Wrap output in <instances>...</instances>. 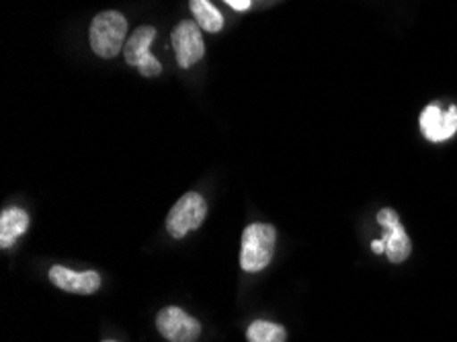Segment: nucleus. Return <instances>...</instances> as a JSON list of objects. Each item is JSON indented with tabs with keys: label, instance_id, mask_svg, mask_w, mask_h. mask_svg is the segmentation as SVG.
<instances>
[{
	"label": "nucleus",
	"instance_id": "1",
	"mask_svg": "<svg viewBox=\"0 0 457 342\" xmlns=\"http://www.w3.org/2000/svg\"><path fill=\"white\" fill-rule=\"evenodd\" d=\"M277 232L271 223H251L242 232L240 267L246 273H259L269 267L275 254Z\"/></svg>",
	"mask_w": 457,
	"mask_h": 342
},
{
	"label": "nucleus",
	"instance_id": "2",
	"mask_svg": "<svg viewBox=\"0 0 457 342\" xmlns=\"http://www.w3.org/2000/svg\"><path fill=\"white\" fill-rule=\"evenodd\" d=\"M88 38H91L93 52L99 58H115L128 41V19L117 11L99 13L93 19Z\"/></svg>",
	"mask_w": 457,
	"mask_h": 342
},
{
	"label": "nucleus",
	"instance_id": "3",
	"mask_svg": "<svg viewBox=\"0 0 457 342\" xmlns=\"http://www.w3.org/2000/svg\"><path fill=\"white\" fill-rule=\"evenodd\" d=\"M207 204L202 195L191 191L185 193L181 199L172 205L169 218H166V229L172 238H185L187 234L197 229L205 221Z\"/></svg>",
	"mask_w": 457,
	"mask_h": 342
},
{
	"label": "nucleus",
	"instance_id": "4",
	"mask_svg": "<svg viewBox=\"0 0 457 342\" xmlns=\"http://www.w3.org/2000/svg\"><path fill=\"white\" fill-rule=\"evenodd\" d=\"M156 38V29L150 25H142L129 35L126 46H123V54H126V60L129 66L140 70L142 76H158L162 72L161 62H158L150 52L152 41Z\"/></svg>",
	"mask_w": 457,
	"mask_h": 342
},
{
	"label": "nucleus",
	"instance_id": "5",
	"mask_svg": "<svg viewBox=\"0 0 457 342\" xmlns=\"http://www.w3.org/2000/svg\"><path fill=\"white\" fill-rule=\"evenodd\" d=\"M378 223L384 228L382 240L386 244V256L394 264L404 263L412 253V242L408 238L406 229L403 228L398 213L390 207H384L378 212Z\"/></svg>",
	"mask_w": 457,
	"mask_h": 342
},
{
	"label": "nucleus",
	"instance_id": "6",
	"mask_svg": "<svg viewBox=\"0 0 457 342\" xmlns=\"http://www.w3.org/2000/svg\"><path fill=\"white\" fill-rule=\"evenodd\" d=\"M158 332L169 342H197L202 337V324L177 305L164 308L156 316Z\"/></svg>",
	"mask_w": 457,
	"mask_h": 342
},
{
	"label": "nucleus",
	"instance_id": "7",
	"mask_svg": "<svg viewBox=\"0 0 457 342\" xmlns=\"http://www.w3.org/2000/svg\"><path fill=\"white\" fill-rule=\"evenodd\" d=\"M172 47H175L177 62L181 68H191L204 58L205 46L202 38V27L193 21H181L170 33Z\"/></svg>",
	"mask_w": 457,
	"mask_h": 342
},
{
	"label": "nucleus",
	"instance_id": "8",
	"mask_svg": "<svg viewBox=\"0 0 457 342\" xmlns=\"http://www.w3.org/2000/svg\"><path fill=\"white\" fill-rule=\"evenodd\" d=\"M420 129L431 142H445L457 131V107H449L443 113L439 103H431L420 113Z\"/></svg>",
	"mask_w": 457,
	"mask_h": 342
},
{
	"label": "nucleus",
	"instance_id": "9",
	"mask_svg": "<svg viewBox=\"0 0 457 342\" xmlns=\"http://www.w3.org/2000/svg\"><path fill=\"white\" fill-rule=\"evenodd\" d=\"M50 281L55 288L68 293H79V296H91L101 288V277L96 271H85V273H76L72 269L55 267L50 269Z\"/></svg>",
	"mask_w": 457,
	"mask_h": 342
},
{
	"label": "nucleus",
	"instance_id": "10",
	"mask_svg": "<svg viewBox=\"0 0 457 342\" xmlns=\"http://www.w3.org/2000/svg\"><path fill=\"white\" fill-rule=\"evenodd\" d=\"M29 229V213L21 207H9L0 213V248H11L19 236Z\"/></svg>",
	"mask_w": 457,
	"mask_h": 342
},
{
	"label": "nucleus",
	"instance_id": "11",
	"mask_svg": "<svg viewBox=\"0 0 457 342\" xmlns=\"http://www.w3.org/2000/svg\"><path fill=\"white\" fill-rule=\"evenodd\" d=\"M191 11L195 17V23L202 27L204 31L218 33L224 27V17L220 15V11L213 6L210 0H191Z\"/></svg>",
	"mask_w": 457,
	"mask_h": 342
},
{
	"label": "nucleus",
	"instance_id": "12",
	"mask_svg": "<svg viewBox=\"0 0 457 342\" xmlns=\"http://www.w3.org/2000/svg\"><path fill=\"white\" fill-rule=\"evenodd\" d=\"M248 342H286L287 332L281 324L267 322V320H256L246 330Z\"/></svg>",
	"mask_w": 457,
	"mask_h": 342
},
{
	"label": "nucleus",
	"instance_id": "13",
	"mask_svg": "<svg viewBox=\"0 0 457 342\" xmlns=\"http://www.w3.org/2000/svg\"><path fill=\"white\" fill-rule=\"evenodd\" d=\"M224 3H228L237 11H246L248 6H251V0H224Z\"/></svg>",
	"mask_w": 457,
	"mask_h": 342
},
{
	"label": "nucleus",
	"instance_id": "14",
	"mask_svg": "<svg viewBox=\"0 0 457 342\" xmlns=\"http://www.w3.org/2000/svg\"><path fill=\"white\" fill-rule=\"evenodd\" d=\"M371 248H373V253H378V254L386 253V244H384V240H382V238L376 240V242H371Z\"/></svg>",
	"mask_w": 457,
	"mask_h": 342
},
{
	"label": "nucleus",
	"instance_id": "15",
	"mask_svg": "<svg viewBox=\"0 0 457 342\" xmlns=\"http://www.w3.org/2000/svg\"><path fill=\"white\" fill-rule=\"evenodd\" d=\"M105 342H113V340H105Z\"/></svg>",
	"mask_w": 457,
	"mask_h": 342
}]
</instances>
